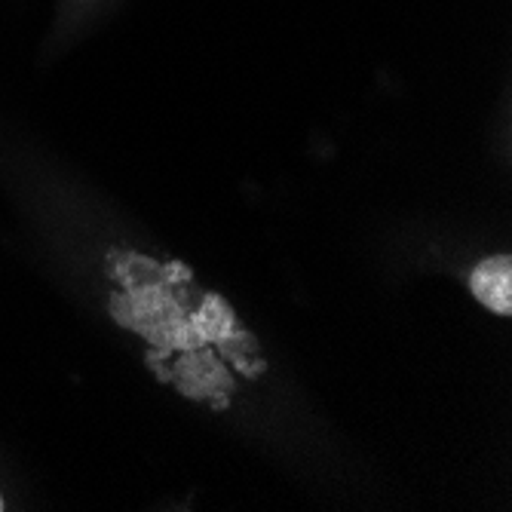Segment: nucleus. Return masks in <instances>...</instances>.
I'll list each match as a JSON object with an SVG mask.
<instances>
[{
  "mask_svg": "<svg viewBox=\"0 0 512 512\" xmlns=\"http://www.w3.org/2000/svg\"><path fill=\"white\" fill-rule=\"evenodd\" d=\"M473 295L494 313L509 316L512 313V258L494 255L479 261V267L470 276Z\"/></svg>",
  "mask_w": 512,
  "mask_h": 512,
  "instance_id": "obj_1",
  "label": "nucleus"
},
{
  "mask_svg": "<svg viewBox=\"0 0 512 512\" xmlns=\"http://www.w3.org/2000/svg\"><path fill=\"white\" fill-rule=\"evenodd\" d=\"M0 509H4V497H0Z\"/></svg>",
  "mask_w": 512,
  "mask_h": 512,
  "instance_id": "obj_2",
  "label": "nucleus"
}]
</instances>
